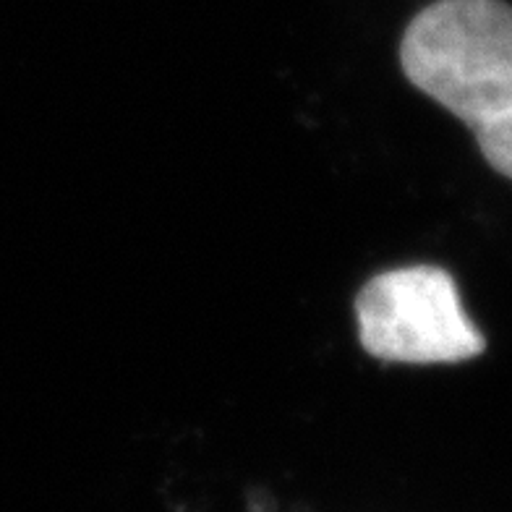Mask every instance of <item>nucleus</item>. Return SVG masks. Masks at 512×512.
Returning <instances> with one entry per match:
<instances>
[{
    "mask_svg": "<svg viewBox=\"0 0 512 512\" xmlns=\"http://www.w3.org/2000/svg\"><path fill=\"white\" fill-rule=\"evenodd\" d=\"M358 343L392 364H460L486 351L455 277L434 264L379 272L356 296Z\"/></svg>",
    "mask_w": 512,
    "mask_h": 512,
    "instance_id": "nucleus-2",
    "label": "nucleus"
},
{
    "mask_svg": "<svg viewBox=\"0 0 512 512\" xmlns=\"http://www.w3.org/2000/svg\"><path fill=\"white\" fill-rule=\"evenodd\" d=\"M400 68L418 92L471 128L484 160L512 181V6L434 0L400 37Z\"/></svg>",
    "mask_w": 512,
    "mask_h": 512,
    "instance_id": "nucleus-1",
    "label": "nucleus"
}]
</instances>
